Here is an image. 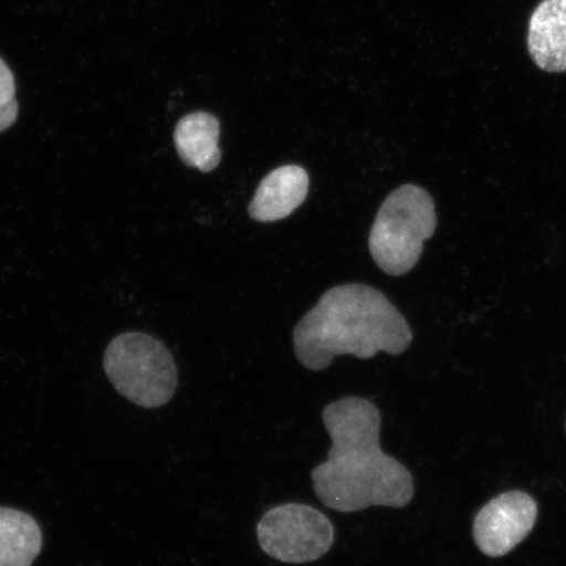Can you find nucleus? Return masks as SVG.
Instances as JSON below:
<instances>
[{"mask_svg":"<svg viewBox=\"0 0 566 566\" xmlns=\"http://www.w3.org/2000/svg\"><path fill=\"white\" fill-rule=\"evenodd\" d=\"M565 429H566V423H565Z\"/></svg>","mask_w":566,"mask_h":566,"instance_id":"f8f14e48","label":"nucleus"},{"mask_svg":"<svg viewBox=\"0 0 566 566\" xmlns=\"http://www.w3.org/2000/svg\"><path fill=\"white\" fill-rule=\"evenodd\" d=\"M322 417L332 446L311 480L325 507L352 514L373 506L401 509L412 502V473L380 449V410L371 400L348 396L331 402Z\"/></svg>","mask_w":566,"mask_h":566,"instance_id":"f257e3e1","label":"nucleus"},{"mask_svg":"<svg viewBox=\"0 0 566 566\" xmlns=\"http://www.w3.org/2000/svg\"><path fill=\"white\" fill-rule=\"evenodd\" d=\"M42 548V533L33 516L0 506V566H32Z\"/></svg>","mask_w":566,"mask_h":566,"instance_id":"9d476101","label":"nucleus"},{"mask_svg":"<svg viewBox=\"0 0 566 566\" xmlns=\"http://www.w3.org/2000/svg\"><path fill=\"white\" fill-rule=\"evenodd\" d=\"M104 370L118 394L142 408L168 405L179 386L171 352L142 332H127L112 339L104 354Z\"/></svg>","mask_w":566,"mask_h":566,"instance_id":"20e7f679","label":"nucleus"},{"mask_svg":"<svg viewBox=\"0 0 566 566\" xmlns=\"http://www.w3.org/2000/svg\"><path fill=\"white\" fill-rule=\"evenodd\" d=\"M258 541L274 560L307 564L327 555L335 544V527L327 515L303 504L274 506L260 520Z\"/></svg>","mask_w":566,"mask_h":566,"instance_id":"39448f33","label":"nucleus"},{"mask_svg":"<svg viewBox=\"0 0 566 566\" xmlns=\"http://www.w3.org/2000/svg\"><path fill=\"white\" fill-rule=\"evenodd\" d=\"M221 125L210 113L196 112L177 124L174 140L184 165L203 174L214 171L222 160L219 148Z\"/></svg>","mask_w":566,"mask_h":566,"instance_id":"1a4fd4ad","label":"nucleus"},{"mask_svg":"<svg viewBox=\"0 0 566 566\" xmlns=\"http://www.w3.org/2000/svg\"><path fill=\"white\" fill-rule=\"evenodd\" d=\"M413 334L406 317L385 294L349 283L332 287L295 325L294 352L311 371L328 369L338 356L371 359L379 352L399 356Z\"/></svg>","mask_w":566,"mask_h":566,"instance_id":"f03ea898","label":"nucleus"},{"mask_svg":"<svg viewBox=\"0 0 566 566\" xmlns=\"http://www.w3.org/2000/svg\"><path fill=\"white\" fill-rule=\"evenodd\" d=\"M537 518V505L525 492L513 491L488 502L473 523V539L490 557H501L526 539Z\"/></svg>","mask_w":566,"mask_h":566,"instance_id":"423d86ee","label":"nucleus"},{"mask_svg":"<svg viewBox=\"0 0 566 566\" xmlns=\"http://www.w3.org/2000/svg\"><path fill=\"white\" fill-rule=\"evenodd\" d=\"M528 52L547 73L566 71V0H543L530 19Z\"/></svg>","mask_w":566,"mask_h":566,"instance_id":"6e6552de","label":"nucleus"},{"mask_svg":"<svg viewBox=\"0 0 566 566\" xmlns=\"http://www.w3.org/2000/svg\"><path fill=\"white\" fill-rule=\"evenodd\" d=\"M436 229L433 198L427 190L407 184L381 203L369 237L371 256L385 273L405 275L419 263L423 242L434 235Z\"/></svg>","mask_w":566,"mask_h":566,"instance_id":"7ed1b4c3","label":"nucleus"},{"mask_svg":"<svg viewBox=\"0 0 566 566\" xmlns=\"http://www.w3.org/2000/svg\"><path fill=\"white\" fill-rule=\"evenodd\" d=\"M310 177L300 166H283L264 177L252 198L250 217L269 223L287 218L306 200Z\"/></svg>","mask_w":566,"mask_h":566,"instance_id":"0eeeda50","label":"nucleus"},{"mask_svg":"<svg viewBox=\"0 0 566 566\" xmlns=\"http://www.w3.org/2000/svg\"><path fill=\"white\" fill-rule=\"evenodd\" d=\"M18 115L15 77L7 63L0 59V133L10 129L17 123Z\"/></svg>","mask_w":566,"mask_h":566,"instance_id":"9b49d317","label":"nucleus"}]
</instances>
